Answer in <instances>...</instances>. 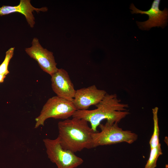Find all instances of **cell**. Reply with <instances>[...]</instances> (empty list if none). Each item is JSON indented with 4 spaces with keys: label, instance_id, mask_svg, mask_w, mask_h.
<instances>
[{
    "label": "cell",
    "instance_id": "7a4b0ae2",
    "mask_svg": "<svg viewBox=\"0 0 168 168\" xmlns=\"http://www.w3.org/2000/svg\"><path fill=\"white\" fill-rule=\"evenodd\" d=\"M83 119L72 117L58 123L60 144L62 148L75 153L92 148V134L94 133Z\"/></svg>",
    "mask_w": 168,
    "mask_h": 168
},
{
    "label": "cell",
    "instance_id": "ba28073f",
    "mask_svg": "<svg viewBox=\"0 0 168 168\" xmlns=\"http://www.w3.org/2000/svg\"><path fill=\"white\" fill-rule=\"evenodd\" d=\"M106 93L94 85L76 90L72 102L77 110H88L91 105L98 104Z\"/></svg>",
    "mask_w": 168,
    "mask_h": 168
},
{
    "label": "cell",
    "instance_id": "5b68a950",
    "mask_svg": "<svg viewBox=\"0 0 168 168\" xmlns=\"http://www.w3.org/2000/svg\"><path fill=\"white\" fill-rule=\"evenodd\" d=\"M43 141L48 157L58 168H75L83 163V160L74 153L62 148L58 137L54 139L45 138Z\"/></svg>",
    "mask_w": 168,
    "mask_h": 168
},
{
    "label": "cell",
    "instance_id": "6da1fadb",
    "mask_svg": "<svg viewBox=\"0 0 168 168\" xmlns=\"http://www.w3.org/2000/svg\"><path fill=\"white\" fill-rule=\"evenodd\" d=\"M96 108L91 110H77L72 117L83 119L89 122L94 133L103 120L118 123L129 114L127 104L122 103L116 94L107 93L103 99L96 105Z\"/></svg>",
    "mask_w": 168,
    "mask_h": 168
},
{
    "label": "cell",
    "instance_id": "52a82bcc",
    "mask_svg": "<svg viewBox=\"0 0 168 168\" xmlns=\"http://www.w3.org/2000/svg\"><path fill=\"white\" fill-rule=\"evenodd\" d=\"M31 43V47L26 48V52L37 62L44 71L51 75L58 69L53 53L43 48L37 38L33 39Z\"/></svg>",
    "mask_w": 168,
    "mask_h": 168
},
{
    "label": "cell",
    "instance_id": "3957f363",
    "mask_svg": "<svg viewBox=\"0 0 168 168\" xmlns=\"http://www.w3.org/2000/svg\"><path fill=\"white\" fill-rule=\"evenodd\" d=\"M98 126L101 131L92 134V148L122 142L131 144L138 138L137 134L130 130H123L116 122L107 121L104 124H100Z\"/></svg>",
    "mask_w": 168,
    "mask_h": 168
},
{
    "label": "cell",
    "instance_id": "8992f818",
    "mask_svg": "<svg viewBox=\"0 0 168 168\" xmlns=\"http://www.w3.org/2000/svg\"><path fill=\"white\" fill-rule=\"evenodd\" d=\"M160 0H154L150 8L146 11L140 10L134 4H131L130 8L132 14H145L149 16V19L144 22L136 21L139 28L142 30H148L154 27H164L166 25L168 16V10L165 8L161 11L159 9Z\"/></svg>",
    "mask_w": 168,
    "mask_h": 168
},
{
    "label": "cell",
    "instance_id": "277c9868",
    "mask_svg": "<svg viewBox=\"0 0 168 168\" xmlns=\"http://www.w3.org/2000/svg\"><path fill=\"white\" fill-rule=\"evenodd\" d=\"M76 110L72 101L54 96L48 99L35 118V128L44 126L45 120L49 118L64 120L68 119Z\"/></svg>",
    "mask_w": 168,
    "mask_h": 168
},
{
    "label": "cell",
    "instance_id": "9c48e42d",
    "mask_svg": "<svg viewBox=\"0 0 168 168\" xmlns=\"http://www.w3.org/2000/svg\"><path fill=\"white\" fill-rule=\"evenodd\" d=\"M51 76V87L56 96L72 102L76 90L67 72L58 68Z\"/></svg>",
    "mask_w": 168,
    "mask_h": 168
},
{
    "label": "cell",
    "instance_id": "4fadbf2b",
    "mask_svg": "<svg viewBox=\"0 0 168 168\" xmlns=\"http://www.w3.org/2000/svg\"><path fill=\"white\" fill-rule=\"evenodd\" d=\"M14 48H11L6 52L5 59L0 65V74L6 76L9 73L8 67L10 60L13 56Z\"/></svg>",
    "mask_w": 168,
    "mask_h": 168
},
{
    "label": "cell",
    "instance_id": "5bb4252c",
    "mask_svg": "<svg viewBox=\"0 0 168 168\" xmlns=\"http://www.w3.org/2000/svg\"><path fill=\"white\" fill-rule=\"evenodd\" d=\"M6 76L0 74V83L3 82Z\"/></svg>",
    "mask_w": 168,
    "mask_h": 168
},
{
    "label": "cell",
    "instance_id": "7c38bea8",
    "mask_svg": "<svg viewBox=\"0 0 168 168\" xmlns=\"http://www.w3.org/2000/svg\"><path fill=\"white\" fill-rule=\"evenodd\" d=\"M162 154L160 143L156 147L151 148L149 157L144 168H155L158 157Z\"/></svg>",
    "mask_w": 168,
    "mask_h": 168
},
{
    "label": "cell",
    "instance_id": "30bf717a",
    "mask_svg": "<svg viewBox=\"0 0 168 168\" xmlns=\"http://www.w3.org/2000/svg\"><path fill=\"white\" fill-rule=\"evenodd\" d=\"M48 10L46 7L36 8L30 3V0H21L19 4L16 6H2L0 7V16L7 15L12 13L19 12L23 14L30 26L33 28L35 23V18L32 12L34 11L39 13Z\"/></svg>",
    "mask_w": 168,
    "mask_h": 168
},
{
    "label": "cell",
    "instance_id": "8fae6325",
    "mask_svg": "<svg viewBox=\"0 0 168 168\" xmlns=\"http://www.w3.org/2000/svg\"><path fill=\"white\" fill-rule=\"evenodd\" d=\"M158 108L157 107L152 109L154 129L153 133L149 141L151 149L156 147L160 143L159 130L158 124Z\"/></svg>",
    "mask_w": 168,
    "mask_h": 168
}]
</instances>
